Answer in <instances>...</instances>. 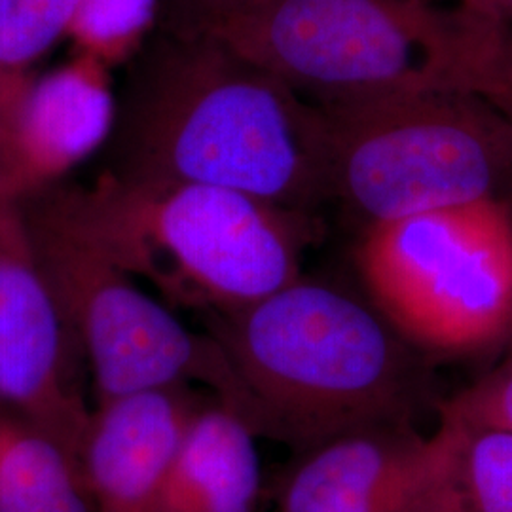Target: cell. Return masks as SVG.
I'll return each mask as SVG.
<instances>
[{
    "instance_id": "cell-14",
    "label": "cell",
    "mask_w": 512,
    "mask_h": 512,
    "mask_svg": "<svg viewBox=\"0 0 512 512\" xmlns=\"http://www.w3.org/2000/svg\"><path fill=\"white\" fill-rule=\"evenodd\" d=\"M80 0H0V131L18 109L35 67L69 29Z\"/></svg>"
},
{
    "instance_id": "cell-5",
    "label": "cell",
    "mask_w": 512,
    "mask_h": 512,
    "mask_svg": "<svg viewBox=\"0 0 512 512\" xmlns=\"http://www.w3.org/2000/svg\"><path fill=\"white\" fill-rule=\"evenodd\" d=\"M317 107L329 124L332 200L363 228L512 192L511 122L478 93Z\"/></svg>"
},
{
    "instance_id": "cell-15",
    "label": "cell",
    "mask_w": 512,
    "mask_h": 512,
    "mask_svg": "<svg viewBox=\"0 0 512 512\" xmlns=\"http://www.w3.org/2000/svg\"><path fill=\"white\" fill-rule=\"evenodd\" d=\"M446 423L459 512H512V433Z\"/></svg>"
},
{
    "instance_id": "cell-18",
    "label": "cell",
    "mask_w": 512,
    "mask_h": 512,
    "mask_svg": "<svg viewBox=\"0 0 512 512\" xmlns=\"http://www.w3.org/2000/svg\"><path fill=\"white\" fill-rule=\"evenodd\" d=\"M476 93L495 109L512 107V19H495L490 55Z\"/></svg>"
},
{
    "instance_id": "cell-13",
    "label": "cell",
    "mask_w": 512,
    "mask_h": 512,
    "mask_svg": "<svg viewBox=\"0 0 512 512\" xmlns=\"http://www.w3.org/2000/svg\"><path fill=\"white\" fill-rule=\"evenodd\" d=\"M0 512H95L78 458L0 410Z\"/></svg>"
},
{
    "instance_id": "cell-22",
    "label": "cell",
    "mask_w": 512,
    "mask_h": 512,
    "mask_svg": "<svg viewBox=\"0 0 512 512\" xmlns=\"http://www.w3.org/2000/svg\"><path fill=\"white\" fill-rule=\"evenodd\" d=\"M507 342H509V344H511V348H512V330H511V336H509V340H507Z\"/></svg>"
},
{
    "instance_id": "cell-3",
    "label": "cell",
    "mask_w": 512,
    "mask_h": 512,
    "mask_svg": "<svg viewBox=\"0 0 512 512\" xmlns=\"http://www.w3.org/2000/svg\"><path fill=\"white\" fill-rule=\"evenodd\" d=\"M169 306L222 311L293 283L317 234L313 215L205 184L131 183L101 173L90 186L29 198Z\"/></svg>"
},
{
    "instance_id": "cell-8",
    "label": "cell",
    "mask_w": 512,
    "mask_h": 512,
    "mask_svg": "<svg viewBox=\"0 0 512 512\" xmlns=\"http://www.w3.org/2000/svg\"><path fill=\"white\" fill-rule=\"evenodd\" d=\"M0 410L76 458L93 412L84 353L33 255L23 213L0 243Z\"/></svg>"
},
{
    "instance_id": "cell-10",
    "label": "cell",
    "mask_w": 512,
    "mask_h": 512,
    "mask_svg": "<svg viewBox=\"0 0 512 512\" xmlns=\"http://www.w3.org/2000/svg\"><path fill=\"white\" fill-rule=\"evenodd\" d=\"M116 105L110 67L92 55L37 74L0 131V203L37 196L107 147Z\"/></svg>"
},
{
    "instance_id": "cell-19",
    "label": "cell",
    "mask_w": 512,
    "mask_h": 512,
    "mask_svg": "<svg viewBox=\"0 0 512 512\" xmlns=\"http://www.w3.org/2000/svg\"><path fill=\"white\" fill-rule=\"evenodd\" d=\"M245 0H162L158 29L196 37Z\"/></svg>"
},
{
    "instance_id": "cell-7",
    "label": "cell",
    "mask_w": 512,
    "mask_h": 512,
    "mask_svg": "<svg viewBox=\"0 0 512 512\" xmlns=\"http://www.w3.org/2000/svg\"><path fill=\"white\" fill-rule=\"evenodd\" d=\"M38 266L82 348L93 406L171 385H196L241 416L243 395L217 340L55 219L19 203Z\"/></svg>"
},
{
    "instance_id": "cell-9",
    "label": "cell",
    "mask_w": 512,
    "mask_h": 512,
    "mask_svg": "<svg viewBox=\"0 0 512 512\" xmlns=\"http://www.w3.org/2000/svg\"><path fill=\"white\" fill-rule=\"evenodd\" d=\"M279 512H459L452 429L439 420L359 431L298 454L285 473Z\"/></svg>"
},
{
    "instance_id": "cell-21",
    "label": "cell",
    "mask_w": 512,
    "mask_h": 512,
    "mask_svg": "<svg viewBox=\"0 0 512 512\" xmlns=\"http://www.w3.org/2000/svg\"><path fill=\"white\" fill-rule=\"evenodd\" d=\"M499 110V112H501V114H503V116H505V118H507V120H509V122H511V126H512V107H507V109H497Z\"/></svg>"
},
{
    "instance_id": "cell-2",
    "label": "cell",
    "mask_w": 512,
    "mask_h": 512,
    "mask_svg": "<svg viewBox=\"0 0 512 512\" xmlns=\"http://www.w3.org/2000/svg\"><path fill=\"white\" fill-rule=\"evenodd\" d=\"M238 378L258 439L304 454L368 429L414 425L425 357L368 298L298 277L247 306L200 313Z\"/></svg>"
},
{
    "instance_id": "cell-6",
    "label": "cell",
    "mask_w": 512,
    "mask_h": 512,
    "mask_svg": "<svg viewBox=\"0 0 512 512\" xmlns=\"http://www.w3.org/2000/svg\"><path fill=\"white\" fill-rule=\"evenodd\" d=\"M368 302L425 357L475 355L512 330V207L486 198L363 228Z\"/></svg>"
},
{
    "instance_id": "cell-4",
    "label": "cell",
    "mask_w": 512,
    "mask_h": 512,
    "mask_svg": "<svg viewBox=\"0 0 512 512\" xmlns=\"http://www.w3.org/2000/svg\"><path fill=\"white\" fill-rule=\"evenodd\" d=\"M494 21L439 0H245L202 35L315 105L476 93Z\"/></svg>"
},
{
    "instance_id": "cell-16",
    "label": "cell",
    "mask_w": 512,
    "mask_h": 512,
    "mask_svg": "<svg viewBox=\"0 0 512 512\" xmlns=\"http://www.w3.org/2000/svg\"><path fill=\"white\" fill-rule=\"evenodd\" d=\"M160 12L162 0H80L67 38L110 69L128 65L156 33Z\"/></svg>"
},
{
    "instance_id": "cell-12",
    "label": "cell",
    "mask_w": 512,
    "mask_h": 512,
    "mask_svg": "<svg viewBox=\"0 0 512 512\" xmlns=\"http://www.w3.org/2000/svg\"><path fill=\"white\" fill-rule=\"evenodd\" d=\"M249 423L209 397L188 423L165 480V512H258L262 467Z\"/></svg>"
},
{
    "instance_id": "cell-20",
    "label": "cell",
    "mask_w": 512,
    "mask_h": 512,
    "mask_svg": "<svg viewBox=\"0 0 512 512\" xmlns=\"http://www.w3.org/2000/svg\"><path fill=\"white\" fill-rule=\"evenodd\" d=\"M439 2L463 6L467 10H473L476 14H482L488 18L501 19V21L512 19V0H439Z\"/></svg>"
},
{
    "instance_id": "cell-23",
    "label": "cell",
    "mask_w": 512,
    "mask_h": 512,
    "mask_svg": "<svg viewBox=\"0 0 512 512\" xmlns=\"http://www.w3.org/2000/svg\"><path fill=\"white\" fill-rule=\"evenodd\" d=\"M509 202H511V207H512V192H511V194H509Z\"/></svg>"
},
{
    "instance_id": "cell-17",
    "label": "cell",
    "mask_w": 512,
    "mask_h": 512,
    "mask_svg": "<svg viewBox=\"0 0 512 512\" xmlns=\"http://www.w3.org/2000/svg\"><path fill=\"white\" fill-rule=\"evenodd\" d=\"M439 420L512 433V361L437 406Z\"/></svg>"
},
{
    "instance_id": "cell-1",
    "label": "cell",
    "mask_w": 512,
    "mask_h": 512,
    "mask_svg": "<svg viewBox=\"0 0 512 512\" xmlns=\"http://www.w3.org/2000/svg\"><path fill=\"white\" fill-rule=\"evenodd\" d=\"M103 173L219 186L315 215L332 200L329 124L217 40L158 29L128 63Z\"/></svg>"
},
{
    "instance_id": "cell-11",
    "label": "cell",
    "mask_w": 512,
    "mask_h": 512,
    "mask_svg": "<svg viewBox=\"0 0 512 512\" xmlns=\"http://www.w3.org/2000/svg\"><path fill=\"white\" fill-rule=\"evenodd\" d=\"M209 397L171 385L93 406L78 463L95 512H165L171 461Z\"/></svg>"
}]
</instances>
